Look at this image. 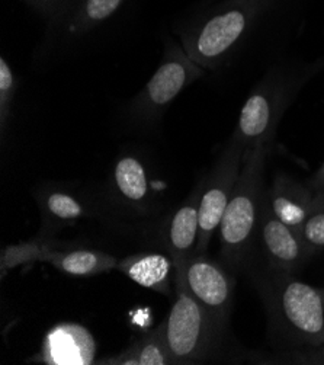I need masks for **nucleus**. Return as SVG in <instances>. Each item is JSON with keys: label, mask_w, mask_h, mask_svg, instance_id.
<instances>
[{"label": "nucleus", "mask_w": 324, "mask_h": 365, "mask_svg": "<svg viewBox=\"0 0 324 365\" xmlns=\"http://www.w3.org/2000/svg\"><path fill=\"white\" fill-rule=\"evenodd\" d=\"M269 149L256 148L244 150L243 165L239 173L230 202L219 227L223 262L239 268L246 259L259 229V215L263 201V170Z\"/></svg>", "instance_id": "obj_1"}, {"label": "nucleus", "mask_w": 324, "mask_h": 365, "mask_svg": "<svg viewBox=\"0 0 324 365\" xmlns=\"http://www.w3.org/2000/svg\"><path fill=\"white\" fill-rule=\"evenodd\" d=\"M261 291L275 329L288 341L313 348L324 345V288L275 271Z\"/></svg>", "instance_id": "obj_2"}, {"label": "nucleus", "mask_w": 324, "mask_h": 365, "mask_svg": "<svg viewBox=\"0 0 324 365\" xmlns=\"http://www.w3.org/2000/svg\"><path fill=\"white\" fill-rule=\"evenodd\" d=\"M262 8L263 0H229L219 12L184 34V50L202 68L219 67L243 40Z\"/></svg>", "instance_id": "obj_3"}, {"label": "nucleus", "mask_w": 324, "mask_h": 365, "mask_svg": "<svg viewBox=\"0 0 324 365\" xmlns=\"http://www.w3.org/2000/svg\"><path fill=\"white\" fill-rule=\"evenodd\" d=\"M226 329L191 296L182 275L174 271V302L164 320V334L174 364L208 359Z\"/></svg>", "instance_id": "obj_4"}, {"label": "nucleus", "mask_w": 324, "mask_h": 365, "mask_svg": "<svg viewBox=\"0 0 324 365\" xmlns=\"http://www.w3.org/2000/svg\"><path fill=\"white\" fill-rule=\"evenodd\" d=\"M201 76L202 67L185 50L172 43L152 79L134 99L132 115L147 123L157 120L174 98Z\"/></svg>", "instance_id": "obj_5"}, {"label": "nucleus", "mask_w": 324, "mask_h": 365, "mask_svg": "<svg viewBox=\"0 0 324 365\" xmlns=\"http://www.w3.org/2000/svg\"><path fill=\"white\" fill-rule=\"evenodd\" d=\"M243 145L231 137L217 163L202 179L199 201V232L195 255H207L211 237L219 230L224 211L233 195L243 165Z\"/></svg>", "instance_id": "obj_6"}, {"label": "nucleus", "mask_w": 324, "mask_h": 365, "mask_svg": "<svg viewBox=\"0 0 324 365\" xmlns=\"http://www.w3.org/2000/svg\"><path fill=\"white\" fill-rule=\"evenodd\" d=\"M174 271L182 275L191 296L226 329L234 297V278L229 271L207 255H194Z\"/></svg>", "instance_id": "obj_7"}, {"label": "nucleus", "mask_w": 324, "mask_h": 365, "mask_svg": "<svg viewBox=\"0 0 324 365\" xmlns=\"http://www.w3.org/2000/svg\"><path fill=\"white\" fill-rule=\"evenodd\" d=\"M286 106V91L281 83L259 85L241 108L233 138L244 150L256 148L269 149L279 120Z\"/></svg>", "instance_id": "obj_8"}, {"label": "nucleus", "mask_w": 324, "mask_h": 365, "mask_svg": "<svg viewBox=\"0 0 324 365\" xmlns=\"http://www.w3.org/2000/svg\"><path fill=\"white\" fill-rule=\"evenodd\" d=\"M259 233L266 259L273 271L294 274L311 257L301 233L282 223L263 201L259 215Z\"/></svg>", "instance_id": "obj_9"}, {"label": "nucleus", "mask_w": 324, "mask_h": 365, "mask_svg": "<svg viewBox=\"0 0 324 365\" xmlns=\"http://www.w3.org/2000/svg\"><path fill=\"white\" fill-rule=\"evenodd\" d=\"M96 345L82 324L61 323L46 335L40 359L50 365H88L95 359Z\"/></svg>", "instance_id": "obj_10"}, {"label": "nucleus", "mask_w": 324, "mask_h": 365, "mask_svg": "<svg viewBox=\"0 0 324 365\" xmlns=\"http://www.w3.org/2000/svg\"><path fill=\"white\" fill-rule=\"evenodd\" d=\"M314 195L307 184L303 185L291 176L278 173L273 178L272 187L265 192L263 202L282 223L301 232Z\"/></svg>", "instance_id": "obj_11"}, {"label": "nucleus", "mask_w": 324, "mask_h": 365, "mask_svg": "<svg viewBox=\"0 0 324 365\" xmlns=\"http://www.w3.org/2000/svg\"><path fill=\"white\" fill-rule=\"evenodd\" d=\"M202 192V180L195 187L187 201L173 214L169 232L167 245L173 265H181L192 258L197 250L199 232V201Z\"/></svg>", "instance_id": "obj_12"}, {"label": "nucleus", "mask_w": 324, "mask_h": 365, "mask_svg": "<svg viewBox=\"0 0 324 365\" xmlns=\"http://www.w3.org/2000/svg\"><path fill=\"white\" fill-rule=\"evenodd\" d=\"M117 269L135 284L156 291L163 296L172 294L174 284V265L163 253L142 252L118 261Z\"/></svg>", "instance_id": "obj_13"}, {"label": "nucleus", "mask_w": 324, "mask_h": 365, "mask_svg": "<svg viewBox=\"0 0 324 365\" xmlns=\"http://www.w3.org/2000/svg\"><path fill=\"white\" fill-rule=\"evenodd\" d=\"M114 198L132 210H146L150 201V184L146 168L134 156H122L113 172Z\"/></svg>", "instance_id": "obj_14"}, {"label": "nucleus", "mask_w": 324, "mask_h": 365, "mask_svg": "<svg viewBox=\"0 0 324 365\" xmlns=\"http://www.w3.org/2000/svg\"><path fill=\"white\" fill-rule=\"evenodd\" d=\"M38 204L43 217V235L47 236H54L58 230L76 223L90 212L79 197L60 188L43 191L38 195Z\"/></svg>", "instance_id": "obj_15"}, {"label": "nucleus", "mask_w": 324, "mask_h": 365, "mask_svg": "<svg viewBox=\"0 0 324 365\" xmlns=\"http://www.w3.org/2000/svg\"><path fill=\"white\" fill-rule=\"evenodd\" d=\"M60 272L73 277H93L117 269L118 259L114 255L95 249H57L47 261Z\"/></svg>", "instance_id": "obj_16"}, {"label": "nucleus", "mask_w": 324, "mask_h": 365, "mask_svg": "<svg viewBox=\"0 0 324 365\" xmlns=\"http://www.w3.org/2000/svg\"><path fill=\"white\" fill-rule=\"evenodd\" d=\"M111 365H169L174 364L164 334V323L132 341L121 354L105 358Z\"/></svg>", "instance_id": "obj_17"}, {"label": "nucleus", "mask_w": 324, "mask_h": 365, "mask_svg": "<svg viewBox=\"0 0 324 365\" xmlns=\"http://www.w3.org/2000/svg\"><path fill=\"white\" fill-rule=\"evenodd\" d=\"M63 243H58L53 236L40 235L38 237L18 243L9 245L2 250V259H0V272H2V279L6 274L18 267L33 264V262H46L48 255L53 250L64 249Z\"/></svg>", "instance_id": "obj_18"}, {"label": "nucleus", "mask_w": 324, "mask_h": 365, "mask_svg": "<svg viewBox=\"0 0 324 365\" xmlns=\"http://www.w3.org/2000/svg\"><path fill=\"white\" fill-rule=\"evenodd\" d=\"M124 0H83L79 12L73 19V29L76 32L89 31L113 16Z\"/></svg>", "instance_id": "obj_19"}, {"label": "nucleus", "mask_w": 324, "mask_h": 365, "mask_svg": "<svg viewBox=\"0 0 324 365\" xmlns=\"http://www.w3.org/2000/svg\"><path fill=\"white\" fill-rule=\"evenodd\" d=\"M301 236L311 255L324 250V192H317L301 227Z\"/></svg>", "instance_id": "obj_20"}, {"label": "nucleus", "mask_w": 324, "mask_h": 365, "mask_svg": "<svg viewBox=\"0 0 324 365\" xmlns=\"http://www.w3.org/2000/svg\"><path fill=\"white\" fill-rule=\"evenodd\" d=\"M16 86L18 83L15 81L14 71L2 57V60H0V124H2V131L6 130V123L11 117V108Z\"/></svg>", "instance_id": "obj_21"}, {"label": "nucleus", "mask_w": 324, "mask_h": 365, "mask_svg": "<svg viewBox=\"0 0 324 365\" xmlns=\"http://www.w3.org/2000/svg\"><path fill=\"white\" fill-rule=\"evenodd\" d=\"M307 187L314 192H324V162L318 168V170L308 179Z\"/></svg>", "instance_id": "obj_22"}, {"label": "nucleus", "mask_w": 324, "mask_h": 365, "mask_svg": "<svg viewBox=\"0 0 324 365\" xmlns=\"http://www.w3.org/2000/svg\"><path fill=\"white\" fill-rule=\"evenodd\" d=\"M32 2L38 4L41 6H53L57 2V0H32Z\"/></svg>", "instance_id": "obj_23"}, {"label": "nucleus", "mask_w": 324, "mask_h": 365, "mask_svg": "<svg viewBox=\"0 0 324 365\" xmlns=\"http://www.w3.org/2000/svg\"><path fill=\"white\" fill-rule=\"evenodd\" d=\"M323 351H324V345H323Z\"/></svg>", "instance_id": "obj_24"}]
</instances>
